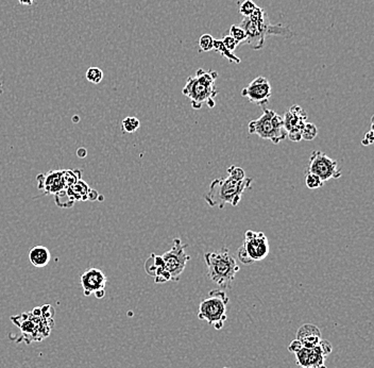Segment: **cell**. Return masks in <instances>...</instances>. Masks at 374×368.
<instances>
[{"instance_id": "obj_14", "label": "cell", "mask_w": 374, "mask_h": 368, "mask_svg": "<svg viewBox=\"0 0 374 368\" xmlns=\"http://www.w3.org/2000/svg\"><path fill=\"white\" fill-rule=\"evenodd\" d=\"M80 283L84 296L88 297L99 290L105 289L107 278L102 270L98 268H88L81 275Z\"/></svg>"}, {"instance_id": "obj_7", "label": "cell", "mask_w": 374, "mask_h": 368, "mask_svg": "<svg viewBox=\"0 0 374 368\" xmlns=\"http://www.w3.org/2000/svg\"><path fill=\"white\" fill-rule=\"evenodd\" d=\"M230 298L223 289H213L199 304L198 318L207 321L216 330L223 329L227 318L226 308Z\"/></svg>"}, {"instance_id": "obj_9", "label": "cell", "mask_w": 374, "mask_h": 368, "mask_svg": "<svg viewBox=\"0 0 374 368\" xmlns=\"http://www.w3.org/2000/svg\"><path fill=\"white\" fill-rule=\"evenodd\" d=\"M186 248L187 245L183 244L179 237H175L173 242L171 249L162 256L165 267L170 274L171 281H179L180 276L185 269L187 262L191 260V257L185 252Z\"/></svg>"}, {"instance_id": "obj_22", "label": "cell", "mask_w": 374, "mask_h": 368, "mask_svg": "<svg viewBox=\"0 0 374 368\" xmlns=\"http://www.w3.org/2000/svg\"><path fill=\"white\" fill-rule=\"evenodd\" d=\"M88 82L93 84H99L103 80V72L99 67H90L85 74Z\"/></svg>"}, {"instance_id": "obj_31", "label": "cell", "mask_w": 374, "mask_h": 368, "mask_svg": "<svg viewBox=\"0 0 374 368\" xmlns=\"http://www.w3.org/2000/svg\"><path fill=\"white\" fill-rule=\"evenodd\" d=\"M77 156L80 158H84L87 156V150L85 148H79L77 150Z\"/></svg>"}, {"instance_id": "obj_19", "label": "cell", "mask_w": 374, "mask_h": 368, "mask_svg": "<svg viewBox=\"0 0 374 368\" xmlns=\"http://www.w3.org/2000/svg\"><path fill=\"white\" fill-rule=\"evenodd\" d=\"M213 50H216L217 53H219L221 54V56H224V58H225L230 63H234V64H239V63L242 62L238 56L234 54V53H231L230 50L224 45V43L221 40L215 39Z\"/></svg>"}, {"instance_id": "obj_6", "label": "cell", "mask_w": 374, "mask_h": 368, "mask_svg": "<svg viewBox=\"0 0 374 368\" xmlns=\"http://www.w3.org/2000/svg\"><path fill=\"white\" fill-rule=\"evenodd\" d=\"M263 111L262 116L249 123V133L255 134L266 141H270L275 145L280 144L287 138L283 116L278 115L277 113L267 109V107H263Z\"/></svg>"}, {"instance_id": "obj_21", "label": "cell", "mask_w": 374, "mask_h": 368, "mask_svg": "<svg viewBox=\"0 0 374 368\" xmlns=\"http://www.w3.org/2000/svg\"><path fill=\"white\" fill-rule=\"evenodd\" d=\"M318 134V129H317L316 125L312 123H305L301 129V138L304 141H313V139Z\"/></svg>"}, {"instance_id": "obj_18", "label": "cell", "mask_w": 374, "mask_h": 368, "mask_svg": "<svg viewBox=\"0 0 374 368\" xmlns=\"http://www.w3.org/2000/svg\"><path fill=\"white\" fill-rule=\"evenodd\" d=\"M51 260L50 251L45 246H35L29 251V261L36 268L47 266Z\"/></svg>"}, {"instance_id": "obj_25", "label": "cell", "mask_w": 374, "mask_h": 368, "mask_svg": "<svg viewBox=\"0 0 374 368\" xmlns=\"http://www.w3.org/2000/svg\"><path fill=\"white\" fill-rule=\"evenodd\" d=\"M214 41L215 39L211 34H203L199 40V46H200V52H211L213 50L214 47Z\"/></svg>"}, {"instance_id": "obj_2", "label": "cell", "mask_w": 374, "mask_h": 368, "mask_svg": "<svg viewBox=\"0 0 374 368\" xmlns=\"http://www.w3.org/2000/svg\"><path fill=\"white\" fill-rule=\"evenodd\" d=\"M239 26L245 30L247 34V40L244 44L249 45L254 50H259L264 47L267 36L277 35L290 40L296 35L288 27L282 24L272 25L267 12L259 7H257L249 17H244Z\"/></svg>"}, {"instance_id": "obj_30", "label": "cell", "mask_w": 374, "mask_h": 368, "mask_svg": "<svg viewBox=\"0 0 374 368\" xmlns=\"http://www.w3.org/2000/svg\"><path fill=\"white\" fill-rule=\"evenodd\" d=\"M98 193L96 191H94V189H90V192H88L87 194V199H91V200H96L98 199Z\"/></svg>"}, {"instance_id": "obj_1", "label": "cell", "mask_w": 374, "mask_h": 368, "mask_svg": "<svg viewBox=\"0 0 374 368\" xmlns=\"http://www.w3.org/2000/svg\"><path fill=\"white\" fill-rule=\"evenodd\" d=\"M12 322L20 328L22 336L17 342L27 345L47 339L54 327V309L50 304L34 308L30 312L12 316Z\"/></svg>"}, {"instance_id": "obj_32", "label": "cell", "mask_w": 374, "mask_h": 368, "mask_svg": "<svg viewBox=\"0 0 374 368\" xmlns=\"http://www.w3.org/2000/svg\"><path fill=\"white\" fill-rule=\"evenodd\" d=\"M94 295H95V297L98 298V299H102V298H103L104 295H105V289L99 290V291H97V293H95Z\"/></svg>"}, {"instance_id": "obj_15", "label": "cell", "mask_w": 374, "mask_h": 368, "mask_svg": "<svg viewBox=\"0 0 374 368\" xmlns=\"http://www.w3.org/2000/svg\"><path fill=\"white\" fill-rule=\"evenodd\" d=\"M39 188L45 189L46 194H58L66 189L64 170H52L46 175H39Z\"/></svg>"}, {"instance_id": "obj_24", "label": "cell", "mask_w": 374, "mask_h": 368, "mask_svg": "<svg viewBox=\"0 0 374 368\" xmlns=\"http://www.w3.org/2000/svg\"><path fill=\"white\" fill-rule=\"evenodd\" d=\"M305 185L310 189H316L324 185V182L318 176L305 171Z\"/></svg>"}, {"instance_id": "obj_23", "label": "cell", "mask_w": 374, "mask_h": 368, "mask_svg": "<svg viewBox=\"0 0 374 368\" xmlns=\"http://www.w3.org/2000/svg\"><path fill=\"white\" fill-rule=\"evenodd\" d=\"M230 36H232L234 40H235L240 46V44H244L245 41L247 40V34L245 32V30L239 26V25H232L230 27Z\"/></svg>"}, {"instance_id": "obj_20", "label": "cell", "mask_w": 374, "mask_h": 368, "mask_svg": "<svg viewBox=\"0 0 374 368\" xmlns=\"http://www.w3.org/2000/svg\"><path fill=\"white\" fill-rule=\"evenodd\" d=\"M141 127V122L139 119L134 116L125 117L122 123V129L125 133H134Z\"/></svg>"}, {"instance_id": "obj_4", "label": "cell", "mask_w": 374, "mask_h": 368, "mask_svg": "<svg viewBox=\"0 0 374 368\" xmlns=\"http://www.w3.org/2000/svg\"><path fill=\"white\" fill-rule=\"evenodd\" d=\"M218 73L215 71H204L199 68L195 76H191L183 87L182 93L191 100L194 110H200L203 105L210 109L215 106V98L218 95L216 80Z\"/></svg>"}, {"instance_id": "obj_5", "label": "cell", "mask_w": 374, "mask_h": 368, "mask_svg": "<svg viewBox=\"0 0 374 368\" xmlns=\"http://www.w3.org/2000/svg\"><path fill=\"white\" fill-rule=\"evenodd\" d=\"M204 260L208 278L218 287L230 289L239 271L236 259L231 255L230 250L221 248L207 252L204 255Z\"/></svg>"}, {"instance_id": "obj_29", "label": "cell", "mask_w": 374, "mask_h": 368, "mask_svg": "<svg viewBox=\"0 0 374 368\" xmlns=\"http://www.w3.org/2000/svg\"><path fill=\"white\" fill-rule=\"evenodd\" d=\"M302 347H303V346H302L301 342L296 339V340H294V341L291 342L290 344H289V346H288V350H289L290 352L296 353V352L299 351Z\"/></svg>"}, {"instance_id": "obj_3", "label": "cell", "mask_w": 374, "mask_h": 368, "mask_svg": "<svg viewBox=\"0 0 374 368\" xmlns=\"http://www.w3.org/2000/svg\"><path fill=\"white\" fill-rule=\"evenodd\" d=\"M252 182V178L248 177L239 179L227 175L225 178H218L212 181L210 188L204 195V199L208 206L217 207L220 210L224 209L226 205L236 207L242 200L246 189L250 188Z\"/></svg>"}, {"instance_id": "obj_10", "label": "cell", "mask_w": 374, "mask_h": 368, "mask_svg": "<svg viewBox=\"0 0 374 368\" xmlns=\"http://www.w3.org/2000/svg\"><path fill=\"white\" fill-rule=\"evenodd\" d=\"M305 171L318 176L324 183L331 179H338L341 177V169L338 166V163L321 150H316L310 155Z\"/></svg>"}, {"instance_id": "obj_16", "label": "cell", "mask_w": 374, "mask_h": 368, "mask_svg": "<svg viewBox=\"0 0 374 368\" xmlns=\"http://www.w3.org/2000/svg\"><path fill=\"white\" fill-rule=\"evenodd\" d=\"M145 270L149 276L154 278L155 283H166L171 281L170 274L165 267L162 256L152 253L145 263Z\"/></svg>"}, {"instance_id": "obj_34", "label": "cell", "mask_w": 374, "mask_h": 368, "mask_svg": "<svg viewBox=\"0 0 374 368\" xmlns=\"http://www.w3.org/2000/svg\"><path fill=\"white\" fill-rule=\"evenodd\" d=\"M302 368H326V366H320V367H314V366H306V367H302Z\"/></svg>"}, {"instance_id": "obj_8", "label": "cell", "mask_w": 374, "mask_h": 368, "mask_svg": "<svg viewBox=\"0 0 374 368\" xmlns=\"http://www.w3.org/2000/svg\"><path fill=\"white\" fill-rule=\"evenodd\" d=\"M270 252L268 238L264 232L249 230L245 233V240L237 250V258L245 265L263 261Z\"/></svg>"}, {"instance_id": "obj_26", "label": "cell", "mask_w": 374, "mask_h": 368, "mask_svg": "<svg viewBox=\"0 0 374 368\" xmlns=\"http://www.w3.org/2000/svg\"><path fill=\"white\" fill-rule=\"evenodd\" d=\"M257 5L252 0H245V1L239 5V13L244 17H249L253 12L255 11Z\"/></svg>"}, {"instance_id": "obj_13", "label": "cell", "mask_w": 374, "mask_h": 368, "mask_svg": "<svg viewBox=\"0 0 374 368\" xmlns=\"http://www.w3.org/2000/svg\"><path fill=\"white\" fill-rule=\"evenodd\" d=\"M307 114L300 105H291L288 111L284 114L283 122L285 130L287 132V137L291 142L301 141V129L305 125Z\"/></svg>"}, {"instance_id": "obj_27", "label": "cell", "mask_w": 374, "mask_h": 368, "mask_svg": "<svg viewBox=\"0 0 374 368\" xmlns=\"http://www.w3.org/2000/svg\"><path fill=\"white\" fill-rule=\"evenodd\" d=\"M221 41H223L224 45L227 49H229L231 53H234V52H235V50L239 47V44H238L235 40H234L232 36H230V35H225V36L224 37V39L221 40Z\"/></svg>"}, {"instance_id": "obj_17", "label": "cell", "mask_w": 374, "mask_h": 368, "mask_svg": "<svg viewBox=\"0 0 374 368\" xmlns=\"http://www.w3.org/2000/svg\"><path fill=\"white\" fill-rule=\"evenodd\" d=\"M297 340L299 341L303 347L313 348L321 342L320 329L313 323H305L301 326L297 331Z\"/></svg>"}, {"instance_id": "obj_33", "label": "cell", "mask_w": 374, "mask_h": 368, "mask_svg": "<svg viewBox=\"0 0 374 368\" xmlns=\"http://www.w3.org/2000/svg\"><path fill=\"white\" fill-rule=\"evenodd\" d=\"M18 2L23 5H31L34 2V0H18Z\"/></svg>"}, {"instance_id": "obj_12", "label": "cell", "mask_w": 374, "mask_h": 368, "mask_svg": "<svg viewBox=\"0 0 374 368\" xmlns=\"http://www.w3.org/2000/svg\"><path fill=\"white\" fill-rule=\"evenodd\" d=\"M272 95L271 84L267 78L259 76L252 80L249 85H247L242 91V96L251 104L258 106H265L270 101Z\"/></svg>"}, {"instance_id": "obj_36", "label": "cell", "mask_w": 374, "mask_h": 368, "mask_svg": "<svg viewBox=\"0 0 374 368\" xmlns=\"http://www.w3.org/2000/svg\"><path fill=\"white\" fill-rule=\"evenodd\" d=\"M0 92H1V84H0Z\"/></svg>"}, {"instance_id": "obj_28", "label": "cell", "mask_w": 374, "mask_h": 368, "mask_svg": "<svg viewBox=\"0 0 374 368\" xmlns=\"http://www.w3.org/2000/svg\"><path fill=\"white\" fill-rule=\"evenodd\" d=\"M373 142H374V133H373V123H372L371 130L366 133L364 139L361 141V144H363L364 146H369V145L373 144Z\"/></svg>"}, {"instance_id": "obj_11", "label": "cell", "mask_w": 374, "mask_h": 368, "mask_svg": "<svg viewBox=\"0 0 374 368\" xmlns=\"http://www.w3.org/2000/svg\"><path fill=\"white\" fill-rule=\"evenodd\" d=\"M332 350V345L325 340H321L319 344L313 348L302 347L299 351L295 353L297 364L301 367L324 366L325 359Z\"/></svg>"}, {"instance_id": "obj_35", "label": "cell", "mask_w": 374, "mask_h": 368, "mask_svg": "<svg viewBox=\"0 0 374 368\" xmlns=\"http://www.w3.org/2000/svg\"><path fill=\"white\" fill-rule=\"evenodd\" d=\"M78 120H79V117L77 115H75V117H73V122H78Z\"/></svg>"}, {"instance_id": "obj_37", "label": "cell", "mask_w": 374, "mask_h": 368, "mask_svg": "<svg viewBox=\"0 0 374 368\" xmlns=\"http://www.w3.org/2000/svg\"><path fill=\"white\" fill-rule=\"evenodd\" d=\"M224 368H227V367H224Z\"/></svg>"}]
</instances>
